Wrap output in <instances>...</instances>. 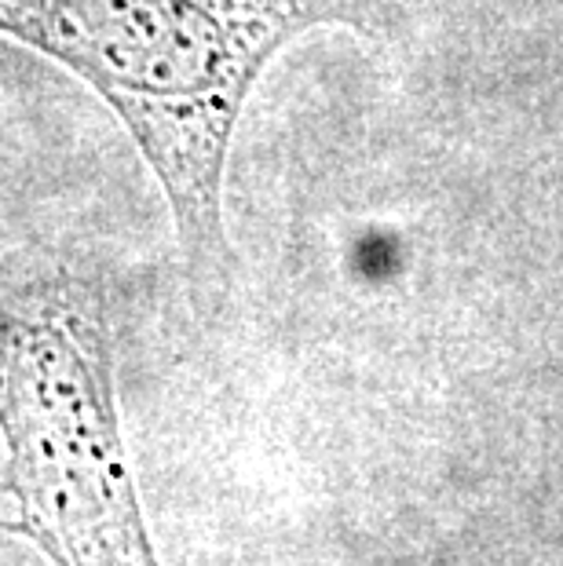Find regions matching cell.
I'll list each match as a JSON object with an SVG mask.
<instances>
[{
    "instance_id": "cell-1",
    "label": "cell",
    "mask_w": 563,
    "mask_h": 566,
    "mask_svg": "<svg viewBox=\"0 0 563 566\" xmlns=\"http://www.w3.org/2000/svg\"><path fill=\"white\" fill-rule=\"evenodd\" d=\"M374 30V0H0V38L111 106L169 201L198 282L227 263L223 176L263 70L315 27Z\"/></svg>"
},
{
    "instance_id": "cell-2",
    "label": "cell",
    "mask_w": 563,
    "mask_h": 566,
    "mask_svg": "<svg viewBox=\"0 0 563 566\" xmlns=\"http://www.w3.org/2000/svg\"><path fill=\"white\" fill-rule=\"evenodd\" d=\"M0 431L33 534L63 566H122L139 526L114 413L100 285L52 249L0 260Z\"/></svg>"
}]
</instances>
